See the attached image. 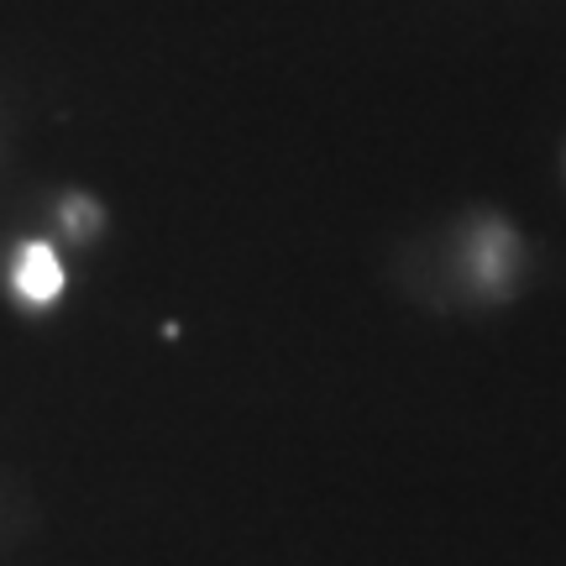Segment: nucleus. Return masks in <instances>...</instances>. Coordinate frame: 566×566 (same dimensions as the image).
Instances as JSON below:
<instances>
[{
  "label": "nucleus",
  "mask_w": 566,
  "mask_h": 566,
  "mask_svg": "<svg viewBox=\"0 0 566 566\" xmlns=\"http://www.w3.org/2000/svg\"><path fill=\"white\" fill-rule=\"evenodd\" d=\"M17 294L32 304H53L63 294V263L48 242H27L17 258Z\"/></svg>",
  "instance_id": "obj_1"
}]
</instances>
